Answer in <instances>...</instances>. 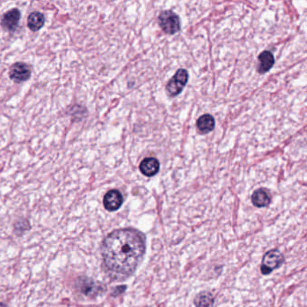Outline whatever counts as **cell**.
<instances>
[{"mask_svg":"<svg viewBox=\"0 0 307 307\" xmlns=\"http://www.w3.org/2000/svg\"><path fill=\"white\" fill-rule=\"evenodd\" d=\"M145 237L138 230L118 229L108 234L102 243L103 267L113 280L132 276L145 253Z\"/></svg>","mask_w":307,"mask_h":307,"instance_id":"cell-1","label":"cell"},{"mask_svg":"<svg viewBox=\"0 0 307 307\" xmlns=\"http://www.w3.org/2000/svg\"><path fill=\"white\" fill-rule=\"evenodd\" d=\"M189 80V73L184 69H180L176 72L172 79L168 82L166 90L171 97H176L184 89Z\"/></svg>","mask_w":307,"mask_h":307,"instance_id":"cell-2","label":"cell"},{"mask_svg":"<svg viewBox=\"0 0 307 307\" xmlns=\"http://www.w3.org/2000/svg\"><path fill=\"white\" fill-rule=\"evenodd\" d=\"M159 24L163 31L168 35H174L180 29V18L174 12L170 10L161 13L159 17Z\"/></svg>","mask_w":307,"mask_h":307,"instance_id":"cell-3","label":"cell"},{"mask_svg":"<svg viewBox=\"0 0 307 307\" xmlns=\"http://www.w3.org/2000/svg\"><path fill=\"white\" fill-rule=\"evenodd\" d=\"M284 262V257L279 250H268L266 254L264 255L261 265V273L263 275H268L272 272L273 269L280 267Z\"/></svg>","mask_w":307,"mask_h":307,"instance_id":"cell-4","label":"cell"},{"mask_svg":"<svg viewBox=\"0 0 307 307\" xmlns=\"http://www.w3.org/2000/svg\"><path fill=\"white\" fill-rule=\"evenodd\" d=\"M9 77L16 83L25 82L31 77L30 67L26 63L18 62L11 67L9 71Z\"/></svg>","mask_w":307,"mask_h":307,"instance_id":"cell-5","label":"cell"},{"mask_svg":"<svg viewBox=\"0 0 307 307\" xmlns=\"http://www.w3.org/2000/svg\"><path fill=\"white\" fill-rule=\"evenodd\" d=\"M103 203H104L105 209L109 212L118 210L121 206L123 205V195L116 189L110 190L105 194Z\"/></svg>","mask_w":307,"mask_h":307,"instance_id":"cell-6","label":"cell"},{"mask_svg":"<svg viewBox=\"0 0 307 307\" xmlns=\"http://www.w3.org/2000/svg\"><path fill=\"white\" fill-rule=\"evenodd\" d=\"M20 18H21V14L18 9H11L3 16V18L1 19V25L5 29L9 31H15L18 27Z\"/></svg>","mask_w":307,"mask_h":307,"instance_id":"cell-7","label":"cell"},{"mask_svg":"<svg viewBox=\"0 0 307 307\" xmlns=\"http://www.w3.org/2000/svg\"><path fill=\"white\" fill-rule=\"evenodd\" d=\"M140 171L146 177H154L160 171V163L155 158H146L140 163Z\"/></svg>","mask_w":307,"mask_h":307,"instance_id":"cell-8","label":"cell"},{"mask_svg":"<svg viewBox=\"0 0 307 307\" xmlns=\"http://www.w3.org/2000/svg\"><path fill=\"white\" fill-rule=\"evenodd\" d=\"M215 119L211 114H204L197 121V127L198 132L201 134H206L212 132L215 128Z\"/></svg>","mask_w":307,"mask_h":307,"instance_id":"cell-9","label":"cell"},{"mask_svg":"<svg viewBox=\"0 0 307 307\" xmlns=\"http://www.w3.org/2000/svg\"><path fill=\"white\" fill-rule=\"evenodd\" d=\"M259 64L258 67V71L260 74L268 72V70L272 68L275 63V59L272 53L268 51H265L260 53L259 56Z\"/></svg>","mask_w":307,"mask_h":307,"instance_id":"cell-10","label":"cell"},{"mask_svg":"<svg viewBox=\"0 0 307 307\" xmlns=\"http://www.w3.org/2000/svg\"><path fill=\"white\" fill-rule=\"evenodd\" d=\"M252 204L257 207H264L269 205L270 203V196L268 192L264 189H258L254 193L252 194L251 197Z\"/></svg>","mask_w":307,"mask_h":307,"instance_id":"cell-11","label":"cell"},{"mask_svg":"<svg viewBox=\"0 0 307 307\" xmlns=\"http://www.w3.org/2000/svg\"><path fill=\"white\" fill-rule=\"evenodd\" d=\"M44 15L40 12H33L30 14L27 19V26L32 31L36 32L40 30L44 26Z\"/></svg>","mask_w":307,"mask_h":307,"instance_id":"cell-12","label":"cell"},{"mask_svg":"<svg viewBox=\"0 0 307 307\" xmlns=\"http://www.w3.org/2000/svg\"><path fill=\"white\" fill-rule=\"evenodd\" d=\"M79 281V289L82 294L87 296H92L97 293V285L94 281L89 278H80Z\"/></svg>","mask_w":307,"mask_h":307,"instance_id":"cell-13","label":"cell"},{"mask_svg":"<svg viewBox=\"0 0 307 307\" xmlns=\"http://www.w3.org/2000/svg\"><path fill=\"white\" fill-rule=\"evenodd\" d=\"M215 302L213 294L209 292H202L195 298V305L197 307H212Z\"/></svg>","mask_w":307,"mask_h":307,"instance_id":"cell-14","label":"cell"},{"mask_svg":"<svg viewBox=\"0 0 307 307\" xmlns=\"http://www.w3.org/2000/svg\"><path fill=\"white\" fill-rule=\"evenodd\" d=\"M0 307H8L5 303H0Z\"/></svg>","mask_w":307,"mask_h":307,"instance_id":"cell-15","label":"cell"}]
</instances>
